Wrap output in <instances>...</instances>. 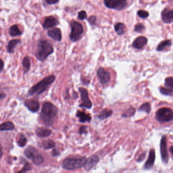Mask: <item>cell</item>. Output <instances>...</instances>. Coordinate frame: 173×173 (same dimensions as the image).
<instances>
[{
    "mask_svg": "<svg viewBox=\"0 0 173 173\" xmlns=\"http://www.w3.org/2000/svg\"><path fill=\"white\" fill-rule=\"evenodd\" d=\"M57 114V108L56 106L50 102H46L43 104L40 118L45 125L51 126L53 124Z\"/></svg>",
    "mask_w": 173,
    "mask_h": 173,
    "instance_id": "1",
    "label": "cell"
},
{
    "mask_svg": "<svg viewBox=\"0 0 173 173\" xmlns=\"http://www.w3.org/2000/svg\"><path fill=\"white\" fill-rule=\"evenodd\" d=\"M55 80V77L53 75L48 76L44 78L41 81L33 86L28 91V95H40L46 90L48 86L52 84Z\"/></svg>",
    "mask_w": 173,
    "mask_h": 173,
    "instance_id": "2",
    "label": "cell"
},
{
    "mask_svg": "<svg viewBox=\"0 0 173 173\" xmlns=\"http://www.w3.org/2000/svg\"><path fill=\"white\" fill-rule=\"evenodd\" d=\"M53 52L54 49L50 44L46 41H40L37 45L36 57L40 61H44Z\"/></svg>",
    "mask_w": 173,
    "mask_h": 173,
    "instance_id": "3",
    "label": "cell"
},
{
    "mask_svg": "<svg viewBox=\"0 0 173 173\" xmlns=\"http://www.w3.org/2000/svg\"><path fill=\"white\" fill-rule=\"evenodd\" d=\"M87 158L85 157H68L65 158L62 163V166L64 169L72 170L79 169L84 166L86 163Z\"/></svg>",
    "mask_w": 173,
    "mask_h": 173,
    "instance_id": "4",
    "label": "cell"
},
{
    "mask_svg": "<svg viewBox=\"0 0 173 173\" xmlns=\"http://www.w3.org/2000/svg\"><path fill=\"white\" fill-rule=\"evenodd\" d=\"M156 119L161 123L170 122L173 119V110L168 107L160 108L156 113Z\"/></svg>",
    "mask_w": 173,
    "mask_h": 173,
    "instance_id": "5",
    "label": "cell"
},
{
    "mask_svg": "<svg viewBox=\"0 0 173 173\" xmlns=\"http://www.w3.org/2000/svg\"><path fill=\"white\" fill-rule=\"evenodd\" d=\"M25 156L33 161L36 165H40L44 162L43 157L39 154L38 150L33 146H29L24 151Z\"/></svg>",
    "mask_w": 173,
    "mask_h": 173,
    "instance_id": "6",
    "label": "cell"
},
{
    "mask_svg": "<svg viewBox=\"0 0 173 173\" xmlns=\"http://www.w3.org/2000/svg\"><path fill=\"white\" fill-rule=\"evenodd\" d=\"M71 31L70 38L71 41L75 42L78 41L83 33V26L78 22L73 21L71 23Z\"/></svg>",
    "mask_w": 173,
    "mask_h": 173,
    "instance_id": "7",
    "label": "cell"
},
{
    "mask_svg": "<svg viewBox=\"0 0 173 173\" xmlns=\"http://www.w3.org/2000/svg\"><path fill=\"white\" fill-rule=\"evenodd\" d=\"M104 3L108 8L121 10L126 8L127 0H104Z\"/></svg>",
    "mask_w": 173,
    "mask_h": 173,
    "instance_id": "8",
    "label": "cell"
},
{
    "mask_svg": "<svg viewBox=\"0 0 173 173\" xmlns=\"http://www.w3.org/2000/svg\"><path fill=\"white\" fill-rule=\"evenodd\" d=\"M79 91L81 94L82 103L79 105V107H84L87 109H90L92 107V103L89 98V94L87 90L83 88H79Z\"/></svg>",
    "mask_w": 173,
    "mask_h": 173,
    "instance_id": "9",
    "label": "cell"
},
{
    "mask_svg": "<svg viewBox=\"0 0 173 173\" xmlns=\"http://www.w3.org/2000/svg\"><path fill=\"white\" fill-rule=\"evenodd\" d=\"M166 136H163L161 141L160 149L161 154L162 161L165 163H167L169 161V155L167 150V143Z\"/></svg>",
    "mask_w": 173,
    "mask_h": 173,
    "instance_id": "10",
    "label": "cell"
},
{
    "mask_svg": "<svg viewBox=\"0 0 173 173\" xmlns=\"http://www.w3.org/2000/svg\"><path fill=\"white\" fill-rule=\"evenodd\" d=\"M97 74L99 78H100L101 84L106 85L111 79L110 73L107 72L103 68H100L97 72Z\"/></svg>",
    "mask_w": 173,
    "mask_h": 173,
    "instance_id": "11",
    "label": "cell"
},
{
    "mask_svg": "<svg viewBox=\"0 0 173 173\" xmlns=\"http://www.w3.org/2000/svg\"><path fill=\"white\" fill-rule=\"evenodd\" d=\"M25 105L30 111L33 113L37 112L40 109L39 102L34 99H26L25 100Z\"/></svg>",
    "mask_w": 173,
    "mask_h": 173,
    "instance_id": "12",
    "label": "cell"
},
{
    "mask_svg": "<svg viewBox=\"0 0 173 173\" xmlns=\"http://www.w3.org/2000/svg\"><path fill=\"white\" fill-rule=\"evenodd\" d=\"M100 161V158L97 156L94 155L87 158L86 163L84 166L85 169L87 171H89L94 168L97 164H98Z\"/></svg>",
    "mask_w": 173,
    "mask_h": 173,
    "instance_id": "13",
    "label": "cell"
},
{
    "mask_svg": "<svg viewBox=\"0 0 173 173\" xmlns=\"http://www.w3.org/2000/svg\"><path fill=\"white\" fill-rule=\"evenodd\" d=\"M59 22L56 18L53 16L48 17L44 22L43 26L44 29H48L52 28L59 25Z\"/></svg>",
    "mask_w": 173,
    "mask_h": 173,
    "instance_id": "14",
    "label": "cell"
},
{
    "mask_svg": "<svg viewBox=\"0 0 173 173\" xmlns=\"http://www.w3.org/2000/svg\"><path fill=\"white\" fill-rule=\"evenodd\" d=\"M173 11L172 10L165 9L161 13L162 19L165 23H171L173 21Z\"/></svg>",
    "mask_w": 173,
    "mask_h": 173,
    "instance_id": "15",
    "label": "cell"
},
{
    "mask_svg": "<svg viewBox=\"0 0 173 173\" xmlns=\"http://www.w3.org/2000/svg\"><path fill=\"white\" fill-rule=\"evenodd\" d=\"M47 35L49 37L55 40V41L60 42L62 39L61 30L59 28H55L52 30H49L48 31Z\"/></svg>",
    "mask_w": 173,
    "mask_h": 173,
    "instance_id": "16",
    "label": "cell"
},
{
    "mask_svg": "<svg viewBox=\"0 0 173 173\" xmlns=\"http://www.w3.org/2000/svg\"><path fill=\"white\" fill-rule=\"evenodd\" d=\"M156 159V153L154 149H151L150 150L148 158L144 165V168L146 170L151 169L154 165V161Z\"/></svg>",
    "mask_w": 173,
    "mask_h": 173,
    "instance_id": "17",
    "label": "cell"
},
{
    "mask_svg": "<svg viewBox=\"0 0 173 173\" xmlns=\"http://www.w3.org/2000/svg\"><path fill=\"white\" fill-rule=\"evenodd\" d=\"M147 38L144 37H140L139 38H137L132 43V46L133 47L137 49H140L145 46L147 44Z\"/></svg>",
    "mask_w": 173,
    "mask_h": 173,
    "instance_id": "18",
    "label": "cell"
},
{
    "mask_svg": "<svg viewBox=\"0 0 173 173\" xmlns=\"http://www.w3.org/2000/svg\"><path fill=\"white\" fill-rule=\"evenodd\" d=\"M35 132L37 136L40 138H44L50 135L52 131L49 129L37 128L36 129Z\"/></svg>",
    "mask_w": 173,
    "mask_h": 173,
    "instance_id": "19",
    "label": "cell"
},
{
    "mask_svg": "<svg viewBox=\"0 0 173 173\" xmlns=\"http://www.w3.org/2000/svg\"><path fill=\"white\" fill-rule=\"evenodd\" d=\"M76 116L79 119V122L82 123L85 122H89L91 120V118L89 114H86L84 112L78 110L77 112Z\"/></svg>",
    "mask_w": 173,
    "mask_h": 173,
    "instance_id": "20",
    "label": "cell"
},
{
    "mask_svg": "<svg viewBox=\"0 0 173 173\" xmlns=\"http://www.w3.org/2000/svg\"><path fill=\"white\" fill-rule=\"evenodd\" d=\"M21 43V40L18 39L12 40L11 41H9L8 44V46H7V50H8V53H10V54L13 53L16 46Z\"/></svg>",
    "mask_w": 173,
    "mask_h": 173,
    "instance_id": "21",
    "label": "cell"
},
{
    "mask_svg": "<svg viewBox=\"0 0 173 173\" xmlns=\"http://www.w3.org/2000/svg\"><path fill=\"white\" fill-rule=\"evenodd\" d=\"M15 126L12 122H5L0 124V131H12L14 129Z\"/></svg>",
    "mask_w": 173,
    "mask_h": 173,
    "instance_id": "22",
    "label": "cell"
},
{
    "mask_svg": "<svg viewBox=\"0 0 173 173\" xmlns=\"http://www.w3.org/2000/svg\"><path fill=\"white\" fill-rule=\"evenodd\" d=\"M172 41L171 40H167L166 41H162L159 44V45L156 48V51H161L165 50L166 48L172 46Z\"/></svg>",
    "mask_w": 173,
    "mask_h": 173,
    "instance_id": "23",
    "label": "cell"
},
{
    "mask_svg": "<svg viewBox=\"0 0 173 173\" xmlns=\"http://www.w3.org/2000/svg\"><path fill=\"white\" fill-rule=\"evenodd\" d=\"M10 35L11 37H15V36H18L22 35V31L20 30L18 26L17 25H13L10 27L9 30Z\"/></svg>",
    "mask_w": 173,
    "mask_h": 173,
    "instance_id": "24",
    "label": "cell"
},
{
    "mask_svg": "<svg viewBox=\"0 0 173 173\" xmlns=\"http://www.w3.org/2000/svg\"><path fill=\"white\" fill-rule=\"evenodd\" d=\"M31 59L29 56H26L24 57L22 61V66L25 71V73H27L31 68Z\"/></svg>",
    "mask_w": 173,
    "mask_h": 173,
    "instance_id": "25",
    "label": "cell"
},
{
    "mask_svg": "<svg viewBox=\"0 0 173 173\" xmlns=\"http://www.w3.org/2000/svg\"><path fill=\"white\" fill-rule=\"evenodd\" d=\"M112 113H113V111L111 110L105 109L100 113V115H99L98 118L101 120H104V119H106L107 118L110 117L112 115Z\"/></svg>",
    "mask_w": 173,
    "mask_h": 173,
    "instance_id": "26",
    "label": "cell"
},
{
    "mask_svg": "<svg viewBox=\"0 0 173 173\" xmlns=\"http://www.w3.org/2000/svg\"><path fill=\"white\" fill-rule=\"evenodd\" d=\"M115 30L118 35H123L125 33L126 26L123 23H118L114 26Z\"/></svg>",
    "mask_w": 173,
    "mask_h": 173,
    "instance_id": "27",
    "label": "cell"
},
{
    "mask_svg": "<svg viewBox=\"0 0 173 173\" xmlns=\"http://www.w3.org/2000/svg\"><path fill=\"white\" fill-rule=\"evenodd\" d=\"M42 146L45 149L53 148L55 146V142L52 140L44 141L42 143Z\"/></svg>",
    "mask_w": 173,
    "mask_h": 173,
    "instance_id": "28",
    "label": "cell"
},
{
    "mask_svg": "<svg viewBox=\"0 0 173 173\" xmlns=\"http://www.w3.org/2000/svg\"><path fill=\"white\" fill-rule=\"evenodd\" d=\"M17 144L20 147H24L27 143V139L22 133H20L18 136V139L17 141Z\"/></svg>",
    "mask_w": 173,
    "mask_h": 173,
    "instance_id": "29",
    "label": "cell"
},
{
    "mask_svg": "<svg viewBox=\"0 0 173 173\" xmlns=\"http://www.w3.org/2000/svg\"><path fill=\"white\" fill-rule=\"evenodd\" d=\"M150 110H151V105L149 102L144 103L139 108V111H144L146 112L147 114H149Z\"/></svg>",
    "mask_w": 173,
    "mask_h": 173,
    "instance_id": "30",
    "label": "cell"
},
{
    "mask_svg": "<svg viewBox=\"0 0 173 173\" xmlns=\"http://www.w3.org/2000/svg\"><path fill=\"white\" fill-rule=\"evenodd\" d=\"M160 91L161 93L163 95L166 96H172L173 95V89H172L161 86L160 88Z\"/></svg>",
    "mask_w": 173,
    "mask_h": 173,
    "instance_id": "31",
    "label": "cell"
},
{
    "mask_svg": "<svg viewBox=\"0 0 173 173\" xmlns=\"http://www.w3.org/2000/svg\"><path fill=\"white\" fill-rule=\"evenodd\" d=\"M136 112V110L133 107H131L128 110H126V112L123 115V118H130L131 116H133Z\"/></svg>",
    "mask_w": 173,
    "mask_h": 173,
    "instance_id": "32",
    "label": "cell"
},
{
    "mask_svg": "<svg viewBox=\"0 0 173 173\" xmlns=\"http://www.w3.org/2000/svg\"><path fill=\"white\" fill-rule=\"evenodd\" d=\"M165 85L166 88L173 89V78L172 77H167L165 80Z\"/></svg>",
    "mask_w": 173,
    "mask_h": 173,
    "instance_id": "33",
    "label": "cell"
},
{
    "mask_svg": "<svg viewBox=\"0 0 173 173\" xmlns=\"http://www.w3.org/2000/svg\"><path fill=\"white\" fill-rule=\"evenodd\" d=\"M138 15L142 18H146L149 16V13L144 10H139L138 12Z\"/></svg>",
    "mask_w": 173,
    "mask_h": 173,
    "instance_id": "34",
    "label": "cell"
},
{
    "mask_svg": "<svg viewBox=\"0 0 173 173\" xmlns=\"http://www.w3.org/2000/svg\"><path fill=\"white\" fill-rule=\"evenodd\" d=\"M145 30L144 26L142 24H138L135 26V30L137 33H142V31Z\"/></svg>",
    "mask_w": 173,
    "mask_h": 173,
    "instance_id": "35",
    "label": "cell"
},
{
    "mask_svg": "<svg viewBox=\"0 0 173 173\" xmlns=\"http://www.w3.org/2000/svg\"><path fill=\"white\" fill-rule=\"evenodd\" d=\"M87 17V13L85 11H81L78 13V18L80 20H84Z\"/></svg>",
    "mask_w": 173,
    "mask_h": 173,
    "instance_id": "36",
    "label": "cell"
},
{
    "mask_svg": "<svg viewBox=\"0 0 173 173\" xmlns=\"http://www.w3.org/2000/svg\"><path fill=\"white\" fill-rule=\"evenodd\" d=\"M79 134L82 135L83 134H86L87 133V127L86 126H81L79 130Z\"/></svg>",
    "mask_w": 173,
    "mask_h": 173,
    "instance_id": "37",
    "label": "cell"
},
{
    "mask_svg": "<svg viewBox=\"0 0 173 173\" xmlns=\"http://www.w3.org/2000/svg\"><path fill=\"white\" fill-rule=\"evenodd\" d=\"M31 168H32V167H31V165L28 162H26V165H25V166H23V168H22V170L25 171V172H26V171H30Z\"/></svg>",
    "mask_w": 173,
    "mask_h": 173,
    "instance_id": "38",
    "label": "cell"
},
{
    "mask_svg": "<svg viewBox=\"0 0 173 173\" xmlns=\"http://www.w3.org/2000/svg\"><path fill=\"white\" fill-rule=\"evenodd\" d=\"M45 1L48 4H54L59 1V0H45Z\"/></svg>",
    "mask_w": 173,
    "mask_h": 173,
    "instance_id": "39",
    "label": "cell"
},
{
    "mask_svg": "<svg viewBox=\"0 0 173 173\" xmlns=\"http://www.w3.org/2000/svg\"><path fill=\"white\" fill-rule=\"evenodd\" d=\"M4 68V63L2 59L0 58V72L3 71Z\"/></svg>",
    "mask_w": 173,
    "mask_h": 173,
    "instance_id": "40",
    "label": "cell"
},
{
    "mask_svg": "<svg viewBox=\"0 0 173 173\" xmlns=\"http://www.w3.org/2000/svg\"><path fill=\"white\" fill-rule=\"evenodd\" d=\"M145 156H146V153H143L142 154H141L140 156H139L137 161H143V160L144 159Z\"/></svg>",
    "mask_w": 173,
    "mask_h": 173,
    "instance_id": "41",
    "label": "cell"
},
{
    "mask_svg": "<svg viewBox=\"0 0 173 173\" xmlns=\"http://www.w3.org/2000/svg\"><path fill=\"white\" fill-rule=\"evenodd\" d=\"M96 21V17L95 16H91L90 17L89 19V21L90 24H94V22Z\"/></svg>",
    "mask_w": 173,
    "mask_h": 173,
    "instance_id": "42",
    "label": "cell"
},
{
    "mask_svg": "<svg viewBox=\"0 0 173 173\" xmlns=\"http://www.w3.org/2000/svg\"><path fill=\"white\" fill-rule=\"evenodd\" d=\"M51 154H52V156L53 157H56V156H59V154H60V152H59V151L57 149H55L54 150H52Z\"/></svg>",
    "mask_w": 173,
    "mask_h": 173,
    "instance_id": "43",
    "label": "cell"
},
{
    "mask_svg": "<svg viewBox=\"0 0 173 173\" xmlns=\"http://www.w3.org/2000/svg\"><path fill=\"white\" fill-rule=\"evenodd\" d=\"M3 154V149H2V147L1 144H0V158L2 157Z\"/></svg>",
    "mask_w": 173,
    "mask_h": 173,
    "instance_id": "44",
    "label": "cell"
},
{
    "mask_svg": "<svg viewBox=\"0 0 173 173\" xmlns=\"http://www.w3.org/2000/svg\"><path fill=\"white\" fill-rule=\"evenodd\" d=\"M6 97V94L4 93L0 94V99H3Z\"/></svg>",
    "mask_w": 173,
    "mask_h": 173,
    "instance_id": "45",
    "label": "cell"
},
{
    "mask_svg": "<svg viewBox=\"0 0 173 173\" xmlns=\"http://www.w3.org/2000/svg\"><path fill=\"white\" fill-rule=\"evenodd\" d=\"M26 172H25V171L22 169V171H19V172H17V173H26Z\"/></svg>",
    "mask_w": 173,
    "mask_h": 173,
    "instance_id": "46",
    "label": "cell"
},
{
    "mask_svg": "<svg viewBox=\"0 0 173 173\" xmlns=\"http://www.w3.org/2000/svg\"><path fill=\"white\" fill-rule=\"evenodd\" d=\"M170 152L172 154H173V146H171L170 148Z\"/></svg>",
    "mask_w": 173,
    "mask_h": 173,
    "instance_id": "47",
    "label": "cell"
}]
</instances>
